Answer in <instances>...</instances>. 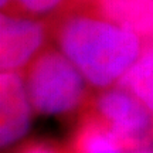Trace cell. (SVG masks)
<instances>
[{"label": "cell", "instance_id": "cell-10", "mask_svg": "<svg viewBox=\"0 0 153 153\" xmlns=\"http://www.w3.org/2000/svg\"><path fill=\"white\" fill-rule=\"evenodd\" d=\"M14 153H71L70 149L60 143L44 139H33L20 145Z\"/></svg>", "mask_w": 153, "mask_h": 153}, {"label": "cell", "instance_id": "cell-8", "mask_svg": "<svg viewBox=\"0 0 153 153\" xmlns=\"http://www.w3.org/2000/svg\"><path fill=\"white\" fill-rule=\"evenodd\" d=\"M116 84L139 99L153 115V41L145 43L142 54Z\"/></svg>", "mask_w": 153, "mask_h": 153}, {"label": "cell", "instance_id": "cell-11", "mask_svg": "<svg viewBox=\"0 0 153 153\" xmlns=\"http://www.w3.org/2000/svg\"><path fill=\"white\" fill-rule=\"evenodd\" d=\"M137 153H153V149H148V150H142V152H137Z\"/></svg>", "mask_w": 153, "mask_h": 153}, {"label": "cell", "instance_id": "cell-3", "mask_svg": "<svg viewBox=\"0 0 153 153\" xmlns=\"http://www.w3.org/2000/svg\"><path fill=\"white\" fill-rule=\"evenodd\" d=\"M87 108L104 119L131 152L149 146L153 139V115L122 88L92 95Z\"/></svg>", "mask_w": 153, "mask_h": 153}, {"label": "cell", "instance_id": "cell-4", "mask_svg": "<svg viewBox=\"0 0 153 153\" xmlns=\"http://www.w3.org/2000/svg\"><path fill=\"white\" fill-rule=\"evenodd\" d=\"M51 36V23L36 17L1 13L0 65L1 71H20L30 64Z\"/></svg>", "mask_w": 153, "mask_h": 153}, {"label": "cell", "instance_id": "cell-5", "mask_svg": "<svg viewBox=\"0 0 153 153\" xmlns=\"http://www.w3.org/2000/svg\"><path fill=\"white\" fill-rule=\"evenodd\" d=\"M94 13L136 34L145 43L153 41V0H67L62 11Z\"/></svg>", "mask_w": 153, "mask_h": 153}, {"label": "cell", "instance_id": "cell-6", "mask_svg": "<svg viewBox=\"0 0 153 153\" xmlns=\"http://www.w3.org/2000/svg\"><path fill=\"white\" fill-rule=\"evenodd\" d=\"M1 102V148L19 140L28 131L31 122V108L28 104L27 88L23 85L19 71H4L0 76Z\"/></svg>", "mask_w": 153, "mask_h": 153}, {"label": "cell", "instance_id": "cell-9", "mask_svg": "<svg viewBox=\"0 0 153 153\" xmlns=\"http://www.w3.org/2000/svg\"><path fill=\"white\" fill-rule=\"evenodd\" d=\"M0 3L3 13L37 19L55 11L57 14L61 13L67 4V0H0Z\"/></svg>", "mask_w": 153, "mask_h": 153}, {"label": "cell", "instance_id": "cell-2", "mask_svg": "<svg viewBox=\"0 0 153 153\" xmlns=\"http://www.w3.org/2000/svg\"><path fill=\"white\" fill-rule=\"evenodd\" d=\"M65 55L45 48L36 55L27 68L26 88L36 114L67 116L87 108L91 92Z\"/></svg>", "mask_w": 153, "mask_h": 153}, {"label": "cell", "instance_id": "cell-1", "mask_svg": "<svg viewBox=\"0 0 153 153\" xmlns=\"http://www.w3.org/2000/svg\"><path fill=\"white\" fill-rule=\"evenodd\" d=\"M51 23V36L95 88H109L142 54V38L94 13L67 10Z\"/></svg>", "mask_w": 153, "mask_h": 153}, {"label": "cell", "instance_id": "cell-7", "mask_svg": "<svg viewBox=\"0 0 153 153\" xmlns=\"http://www.w3.org/2000/svg\"><path fill=\"white\" fill-rule=\"evenodd\" d=\"M68 149L71 153H132L109 125L88 108L76 119Z\"/></svg>", "mask_w": 153, "mask_h": 153}]
</instances>
